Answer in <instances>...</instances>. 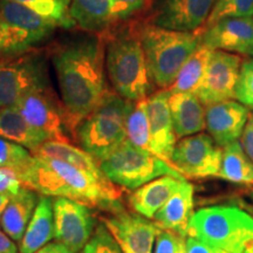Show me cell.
<instances>
[{
  "label": "cell",
  "instance_id": "cell-1",
  "mask_svg": "<svg viewBox=\"0 0 253 253\" xmlns=\"http://www.w3.org/2000/svg\"><path fill=\"white\" fill-rule=\"evenodd\" d=\"M104 47V36L82 32L59 40L50 50L66 126L74 138L107 93Z\"/></svg>",
  "mask_w": 253,
  "mask_h": 253
},
{
  "label": "cell",
  "instance_id": "cell-2",
  "mask_svg": "<svg viewBox=\"0 0 253 253\" xmlns=\"http://www.w3.org/2000/svg\"><path fill=\"white\" fill-rule=\"evenodd\" d=\"M19 178L24 186L42 196L74 199L110 211L121 209L118 204L121 194L112 182L54 158L33 155V161Z\"/></svg>",
  "mask_w": 253,
  "mask_h": 253
},
{
  "label": "cell",
  "instance_id": "cell-3",
  "mask_svg": "<svg viewBox=\"0 0 253 253\" xmlns=\"http://www.w3.org/2000/svg\"><path fill=\"white\" fill-rule=\"evenodd\" d=\"M104 38V63L116 93L136 102L147 99L151 80L141 41L140 26L125 27Z\"/></svg>",
  "mask_w": 253,
  "mask_h": 253
},
{
  "label": "cell",
  "instance_id": "cell-4",
  "mask_svg": "<svg viewBox=\"0 0 253 253\" xmlns=\"http://www.w3.org/2000/svg\"><path fill=\"white\" fill-rule=\"evenodd\" d=\"M140 31L150 80L158 88L168 89L201 46L202 32L172 31L151 24L140 26Z\"/></svg>",
  "mask_w": 253,
  "mask_h": 253
},
{
  "label": "cell",
  "instance_id": "cell-5",
  "mask_svg": "<svg viewBox=\"0 0 253 253\" xmlns=\"http://www.w3.org/2000/svg\"><path fill=\"white\" fill-rule=\"evenodd\" d=\"M132 101L107 91L99 106L79 126L75 140L99 162L126 140V119Z\"/></svg>",
  "mask_w": 253,
  "mask_h": 253
},
{
  "label": "cell",
  "instance_id": "cell-6",
  "mask_svg": "<svg viewBox=\"0 0 253 253\" xmlns=\"http://www.w3.org/2000/svg\"><path fill=\"white\" fill-rule=\"evenodd\" d=\"M188 236L224 251L244 253L253 242V217L237 207L199 209L190 219Z\"/></svg>",
  "mask_w": 253,
  "mask_h": 253
},
{
  "label": "cell",
  "instance_id": "cell-7",
  "mask_svg": "<svg viewBox=\"0 0 253 253\" xmlns=\"http://www.w3.org/2000/svg\"><path fill=\"white\" fill-rule=\"evenodd\" d=\"M101 171L114 185L136 190L162 176H172L185 181L171 164L153 153L141 149L126 140L123 144L100 162Z\"/></svg>",
  "mask_w": 253,
  "mask_h": 253
},
{
  "label": "cell",
  "instance_id": "cell-8",
  "mask_svg": "<svg viewBox=\"0 0 253 253\" xmlns=\"http://www.w3.org/2000/svg\"><path fill=\"white\" fill-rule=\"evenodd\" d=\"M48 55L42 49L0 58V108L14 106L25 94L49 87Z\"/></svg>",
  "mask_w": 253,
  "mask_h": 253
},
{
  "label": "cell",
  "instance_id": "cell-9",
  "mask_svg": "<svg viewBox=\"0 0 253 253\" xmlns=\"http://www.w3.org/2000/svg\"><path fill=\"white\" fill-rule=\"evenodd\" d=\"M14 106L18 107L31 126L46 136L47 140L69 143L71 137L66 126L62 103L50 86L28 91Z\"/></svg>",
  "mask_w": 253,
  "mask_h": 253
},
{
  "label": "cell",
  "instance_id": "cell-10",
  "mask_svg": "<svg viewBox=\"0 0 253 253\" xmlns=\"http://www.w3.org/2000/svg\"><path fill=\"white\" fill-rule=\"evenodd\" d=\"M223 150L209 134L183 137L177 142L171 156V166L188 178L218 176Z\"/></svg>",
  "mask_w": 253,
  "mask_h": 253
},
{
  "label": "cell",
  "instance_id": "cell-11",
  "mask_svg": "<svg viewBox=\"0 0 253 253\" xmlns=\"http://www.w3.org/2000/svg\"><path fill=\"white\" fill-rule=\"evenodd\" d=\"M243 61L242 56L235 53L212 50L201 84L194 91L204 106L235 99Z\"/></svg>",
  "mask_w": 253,
  "mask_h": 253
},
{
  "label": "cell",
  "instance_id": "cell-12",
  "mask_svg": "<svg viewBox=\"0 0 253 253\" xmlns=\"http://www.w3.org/2000/svg\"><path fill=\"white\" fill-rule=\"evenodd\" d=\"M54 210V238L74 252L88 244L95 231V218L87 204L65 197H56Z\"/></svg>",
  "mask_w": 253,
  "mask_h": 253
},
{
  "label": "cell",
  "instance_id": "cell-13",
  "mask_svg": "<svg viewBox=\"0 0 253 253\" xmlns=\"http://www.w3.org/2000/svg\"><path fill=\"white\" fill-rule=\"evenodd\" d=\"M122 253H154L155 242L161 229L137 213H129L122 209L113 211V217L103 219Z\"/></svg>",
  "mask_w": 253,
  "mask_h": 253
},
{
  "label": "cell",
  "instance_id": "cell-14",
  "mask_svg": "<svg viewBox=\"0 0 253 253\" xmlns=\"http://www.w3.org/2000/svg\"><path fill=\"white\" fill-rule=\"evenodd\" d=\"M217 0H160L149 23L167 30L195 32L208 20Z\"/></svg>",
  "mask_w": 253,
  "mask_h": 253
},
{
  "label": "cell",
  "instance_id": "cell-15",
  "mask_svg": "<svg viewBox=\"0 0 253 253\" xmlns=\"http://www.w3.org/2000/svg\"><path fill=\"white\" fill-rule=\"evenodd\" d=\"M202 45L212 50H224L238 55L253 52V17L225 18L201 28Z\"/></svg>",
  "mask_w": 253,
  "mask_h": 253
},
{
  "label": "cell",
  "instance_id": "cell-16",
  "mask_svg": "<svg viewBox=\"0 0 253 253\" xmlns=\"http://www.w3.org/2000/svg\"><path fill=\"white\" fill-rule=\"evenodd\" d=\"M249 116L248 107L233 99L205 106L209 135L220 148L242 137Z\"/></svg>",
  "mask_w": 253,
  "mask_h": 253
},
{
  "label": "cell",
  "instance_id": "cell-17",
  "mask_svg": "<svg viewBox=\"0 0 253 253\" xmlns=\"http://www.w3.org/2000/svg\"><path fill=\"white\" fill-rule=\"evenodd\" d=\"M0 17L17 32L30 49H36L37 45L45 42L59 28L55 23L12 0H0Z\"/></svg>",
  "mask_w": 253,
  "mask_h": 253
},
{
  "label": "cell",
  "instance_id": "cell-18",
  "mask_svg": "<svg viewBox=\"0 0 253 253\" xmlns=\"http://www.w3.org/2000/svg\"><path fill=\"white\" fill-rule=\"evenodd\" d=\"M170 93L162 89L147 97L150 125L151 153L171 164V156L177 143L169 106Z\"/></svg>",
  "mask_w": 253,
  "mask_h": 253
},
{
  "label": "cell",
  "instance_id": "cell-19",
  "mask_svg": "<svg viewBox=\"0 0 253 253\" xmlns=\"http://www.w3.org/2000/svg\"><path fill=\"white\" fill-rule=\"evenodd\" d=\"M194 214V185L182 181L175 194L157 211L154 221L162 230L172 231L182 237L189 235V224Z\"/></svg>",
  "mask_w": 253,
  "mask_h": 253
},
{
  "label": "cell",
  "instance_id": "cell-20",
  "mask_svg": "<svg viewBox=\"0 0 253 253\" xmlns=\"http://www.w3.org/2000/svg\"><path fill=\"white\" fill-rule=\"evenodd\" d=\"M169 106L177 140L199 134L207 128L204 104L194 93L170 94Z\"/></svg>",
  "mask_w": 253,
  "mask_h": 253
},
{
  "label": "cell",
  "instance_id": "cell-21",
  "mask_svg": "<svg viewBox=\"0 0 253 253\" xmlns=\"http://www.w3.org/2000/svg\"><path fill=\"white\" fill-rule=\"evenodd\" d=\"M182 179L162 176L134 190L129 196V205L135 213L151 219L178 189Z\"/></svg>",
  "mask_w": 253,
  "mask_h": 253
},
{
  "label": "cell",
  "instance_id": "cell-22",
  "mask_svg": "<svg viewBox=\"0 0 253 253\" xmlns=\"http://www.w3.org/2000/svg\"><path fill=\"white\" fill-rule=\"evenodd\" d=\"M39 194L23 186L17 195L12 196L0 219V227L14 242L20 243L31 218L39 203Z\"/></svg>",
  "mask_w": 253,
  "mask_h": 253
},
{
  "label": "cell",
  "instance_id": "cell-23",
  "mask_svg": "<svg viewBox=\"0 0 253 253\" xmlns=\"http://www.w3.org/2000/svg\"><path fill=\"white\" fill-rule=\"evenodd\" d=\"M69 14L75 26L100 36L108 34L118 21L110 0H72Z\"/></svg>",
  "mask_w": 253,
  "mask_h": 253
},
{
  "label": "cell",
  "instance_id": "cell-24",
  "mask_svg": "<svg viewBox=\"0 0 253 253\" xmlns=\"http://www.w3.org/2000/svg\"><path fill=\"white\" fill-rule=\"evenodd\" d=\"M49 196H41L25 235L19 243V253H36L54 238V210Z\"/></svg>",
  "mask_w": 253,
  "mask_h": 253
},
{
  "label": "cell",
  "instance_id": "cell-25",
  "mask_svg": "<svg viewBox=\"0 0 253 253\" xmlns=\"http://www.w3.org/2000/svg\"><path fill=\"white\" fill-rule=\"evenodd\" d=\"M0 137L18 143L34 154L47 137L27 122L17 106L0 108Z\"/></svg>",
  "mask_w": 253,
  "mask_h": 253
},
{
  "label": "cell",
  "instance_id": "cell-26",
  "mask_svg": "<svg viewBox=\"0 0 253 253\" xmlns=\"http://www.w3.org/2000/svg\"><path fill=\"white\" fill-rule=\"evenodd\" d=\"M33 155L34 156L62 161V162L78 168V169L99 177V178H106L101 171L99 161L95 160L86 150L67 143V142L46 141L45 143L40 145L39 149Z\"/></svg>",
  "mask_w": 253,
  "mask_h": 253
},
{
  "label": "cell",
  "instance_id": "cell-27",
  "mask_svg": "<svg viewBox=\"0 0 253 253\" xmlns=\"http://www.w3.org/2000/svg\"><path fill=\"white\" fill-rule=\"evenodd\" d=\"M218 177L239 184H253V162L239 141L223 148Z\"/></svg>",
  "mask_w": 253,
  "mask_h": 253
},
{
  "label": "cell",
  "instance_id": "cell-28",
  "mask_svg": "<svg viewBox=\"0 0 253 253\" xmlns=\"http://www.w3.org/2000/svg\"><path fill=\"white\" fill-rule=\"evenodd\" d=\"M211 54L212 49L201 43L194 54L183 65L173 84L168 88V91L170 94L194 93L201 84Z\"/></svg>",
  "mask_w": 253,
  "mask_h": 253
},
{
  "label": "cell",
  "instance_id": "cell-29",
  "mask_svg": "<svg viewBox=\"0 0 253 253\" xmlns=\"http://www.w3.org/2000/svg\"><path fill=\"white\" fill-rule=\"evenodd\" d=\"M126 140L136 147L151 153L150 125L147 99L136 101L126 119Z\"/></svg>",
  "mask_w": 253,
  "mask_h": 253
},
{
  "label": "cell",
  "instance_id": "cell-30",
  "mask_svg": "<svg viewBox=\"0 0 253 253\" xmlns=\"http://www.w3.org/2000/svg\"><path fill=\"white\" fill-rule=\"evenodd\" d=\"M27 6L41 17L48 19L62 28L75 26L69 14L72 0H12Z\"/></svg>",
  "mask_w": 253,
  "mask_h": 253
},
{
  "label": "cell",
  "instance_id": "cell-31",
  "mask_svg": "<svg viewBox=\"0 0 253 253\" xmlns=\"http://www.w3.org/2000/svg\"><path fill=\"white\" fill-rule=\"evenodd\" d=\"M33 161V154L23 145L0 137V167L18 173L24 172Z\"/></svg>",
  "mask_w": 253,
  "mask_h": 253
},
{
  "label": "cell",
  "instance_id": "cell-32",
  "mask_svg": "<svg viewBox=\"0 0 253 253\" xmlns=\"http://www.w3.org/2000/svg\"><path fill=\"white\" fill-rule=\"evenodd\" d=\"M253 17V0H217L204 27L211 26L225 18Z\"/></svg>",
  "mask_w": 253,
  "mask_h": 253
},
{
  "label": "cell",
  "instance_id": "cell-33",
  "mask_svg": "<svg viewBox=\"0 0 253 253\" xmlns=\"http://www.w3.org/2000/svg\"><path fill=\"white\" fill-rule=\"evenodd\" d=\"M28 50V46L20 36L0 17V58L23 54Z\"/></svg>",
  "mask_w": 253,
  "mask_h": 253
},
{
  "label": "cell",
  "instance_id": "cell-34",
  "mask_svg": "<svg viewBox=\"0 0 253 253\" xmlns=\"http://www.w3.org/2000/svg\"><path fill=\"white\" fill-rule=\"evenodd\" d=\"M82 253H122L118 242L104 224L95 227L94 235Z\"/></svg>",
  "mask_w": 253,
  "mask_h": 253
},
{
  "label": "cell",
  "instance_id": "cell-35",
  "mask_svg": "<svg viewBox=\"0 0 253 253\" xmlns=\"http://www.w3.org/2000/svg\"><path fill=\"white\" fill-rule=\"evenodd\" d=\"M235 99L253 109V59L244 60L237 81Z\"/></svg>",
  "mask_w": 253,
  "mask_h": 253
},
{
  "label": "cell",
  "instance_id": "cell-36",
  "mask_svg": "<svg viewBox=\"0 0 253 253\" xmlns=\"http://www.w3.org/2000/svg\"><path fill=\"white\" fill-rule=\"evenodd\" d=\"M154 253H186L185 237L161 229L155 242Z\"/></svg>",
  "mask_w": 253,
  "mask_h": 253
},
{
  "label": "cell",
  "instance_id": "cell-37",
  "mask_svg": "<svg viewBox=\"0 0 253 253\" xmlns=\"http://www.w3.org/2000/svg\"><path fill=\"white\" fill-rule=\"evenodd\" d=\"M116 20H126L149 7L151 0H110Z\"/></svg>",
  "mask_w": 253,
  "mask_h": 253
},
{
  "label": "cell",
  "instance_id": "cell-38",
  "mask_svg": "<svg viewBox=\"0 0 253 253\" xmlns=\"http://www.w3.org/2000/svg\"><path fill=\"white\" fill-rule=\"evenodd\" d=\"M24 184L18 173L11 169L0 167V194L14 196L20 191Z\"/></svg>",
  "mask_w": 253,
  "mask_h": 253
},
{
  "label": "cell",
  "instance_id": "cell-39",
  "mask_svg": "<svg viewBox=\"0 0 253 253\" xmlns=\"http://www.w3.org/2000/svg\"><path fill=\"white\" fill-rule=\"evenodd\" d=\"M185 249L186 253H231L224 251V250L213 248V246L209 245L207 243L191 236H188V238H185Z\"/></svg>",
  "mask_w": 253,
  "mask_h": 253
},
{
  "label": "cell",
  "instance_id": "cell-40",
  "mask_svg": "<svg viewBox=\"0 0 253 253\" xmlns=\"http://www.w3.org/2000/svg\"><path fill=\"white\" fill-rule=\"evenodd\" d=\"M240 140H242L240 143H242L243 148H244L245 153L248 154L250 160L253 162V114L252 115L250 114L248 122H246L245 129L244 131H243V135L242 137H240Z\"/></svg>",
  "mask_w": 253,
  "mask_h": 253
},
{
  "label": "cell",
  "instance_id": "cell-41",
  "mask_svg": "<svg viewBox=\"0 0 253 253\" xmlns=\"http://www.w3.org/2000/svg\"><path fill=\"white\" fill-rule=\"evenodd\" d=\"M0 253H18L15 242L2 230H0Z\"/></svg>",
  "mask_w": 253,
  "mask_h": 253
},
{
  "label": "cell",
  "instance_id": "cell-42",
  "mask_svg": "<svg viewBox=\"0 0 253 253\" xmlns=\"http://www.w3.org/2000/svg\"><path fill=\"white\" fill-rule=\"evenodd\" d=\"M36 253H78L74 252L73 250L67 248L66 245L61 244L59 242H53V243H48V244L41 248L39 251Z\"/></svg>",
  "mask_w": 253,
  "mask_h": 253
},
{
  "label": "cell",
  "instance_id": "cell-43",
  "mask_svg": "<svg viewBox=\"0 0 253 253\" xmlns=\"http://www.w3.org/2000/svg\"><path fill=\"white\" fill-rule=\"evenodd\" d=\"M9 199H11V196L0 194V219H1V214L4 212L6 205L8 204Z\"/></svg>",
  "mask_w": 253,
  "mask_h": 253
},
{
  "label": "cell",
  "instance_id": "cell-44",
  "mask_svg": "<svg viewBox=\"0 0 253 253\" xmlns=\"http://www.w3.org/2000/svg\"><path fill=\"white\" fill-rule=\"evenodd\" d=\"M244 253H253V242L251 243V244L248 245V248L245 249Z\"/></svg>",
  "mask_w": 253,
  "mask_h": 253
},
{
  "label": "cell",
  "instance_id": "cell-45",
  "mask_svg": "<svg viewBox=\"0 0 253 253\" xmlns=\"http://www.w3.org/2000/svg\"><path fill=\"white\" fill-rule=\"evenodd\" d=\"M251 198H252V201H253V191L251 192Z\"/></svg>",
  "mask_w": 253,
  "mask_h": 253
},
{
  "label": "cell",
  "instance_id": "cell-46",
  "mask_svg": "<svg viewBox=\"0 0 253 253\" xmlns=\"http://www.w3.org/2000/svg\"><path fill=\"white\" fill-rule=\"evenodd\" d=\"M251 55H253V52H252V54H251Z\"/></svg>",
  "mask_w": 253,
  "mask_h": 253
}]
</instances>
